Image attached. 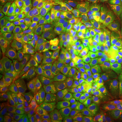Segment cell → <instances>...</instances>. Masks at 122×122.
<instances>
[{
    "mask_svg": "<svg viewBox=\"0 0 122 122\" xmlns=\"http://www.w3.org/2000/svg\"><path fill=\"white\" fill-rule=\"evenodd\" d=\"M50 21L51 19L44 5L38 6L23 34L20 47L28 50L48 46L46 33Z\"/></svg>",
    "mask_w": 122,
    "mask_h": 122,
    "instance_id": "cell-1",
    "label": "cell"
},
{
    "mask_svg": "<svg viewBox=\"0 0 122 122\" xmlns=\"http://www.w3.org/2000/svg\"><path fill=\"white\" fill-rule=\"evenodd\" d=\"M98 20V15L95 11L84 18L75 20H66L61 25L62 39L73 41L78 48L82 44L88 33L96 26Z\"/></svg>",
    "mask_w": 122,
    "mask_h": 122,
    "instance_id": "cell-2",
    "label": "cell"
},
{
    "mask_svg": "<svg viewBox=\"0 0 122 122\" xmlns=\"http://www.w3.org/2000/svg\"><path fill=\"white\" fill-rule=\"evenodd\" d=\"M33 14V8L24 5L12 16L4 29L5 35L16 46L21 44L22 36Z\"/></svg>",
    "mask_w": 122,
    "mask_h": 122,
    "instance_id": "cell-3",
    "label": "cell"
},
{
    "mask_svg": "<svg viewBox=\"0 0 122 122\" xmlns=\"http://www.w3.org/2000/svg\"><path fill=\"white\" fill-rule=\"evenodd\" d=\"M10 111L26 122H35L41 117L40 101L28 97H16L8 101Z\"/></svg>",
    "mask_w": 122,
    "mask_h": 122,
    "instance_id": "cell-4",
    "label": "cell"
},
{
    "mask_svg": "<svg viewBox=\"0 0 122 122\" xmlns=\"http://www.w3.org/2000/svg\"><path fill=\"white\" fill-rule=\"evenodd\" d=\"M25 62L24 50L19 48H14L10 52L1 57L0 61V72L2 86L13 79Z\"/></svg>",
    "mask_w": 122,
    "mask_h": 122,
    "instance_id": "cell-5",
    "label": "cell"
},
{
    "mask_svg": "<svg viewBox=\"0 0 122 122\" xmlns=\"http://www.w3.org/2000/svg\"><path fill=\"white\" fill-rule=\"evenodd\" d=\"M69 106L62 100H41V117L50 122H68Z\"/></svg>",
    "mask_w": 122,
    "mask_h": 122,
    "instance_id": "cell-6",
    "label": "cell"
},
{
    "mask_svg": "<svg viewBox=\"0 0 122 122\" xmlns=\"http://www.w3.org/2000/svg\"><path fill=\"white\" fill-rule=\"evenodd\" d=\"M68 94L61 79L50 77L46 78L38 93V100H62Z\"/></svg>",
    "mask_w": 122,
    "mask_h": 122,
    "instance_id": "cell-7",
    "label": "cell"
},
{
    "mask_svg": "<svg viewBox=\"0 0 122 122\" xmlns=\"http://www.w3.org/2000/svg\"><path fill=\"white\" fill-rule=\"evenodd\" d=\"M72 56L74 61V71L87 83L96 68L93 58L78 50L72 54Z\"/></svg>",
    "mask_w": 122,
    "mask_h": 122,
    "instance_id": "cell-8",
    "label": "cell"
},
{
    "mask_svg": "<svg viewBox=\"0 0 122 122\" xmlns=\"http://www.w3.org/2000/svg\"><path fill=\"white\" fill-rule=\"evenodd\" d=\"M43 5L51 21L61 26L66 20L70 12L69 5L62 0H44Z\"/></svg>",
    "mask_w": 122,
    "mask_h": 122,
    "instance_id": "cell-9",
    "label": "cell"
},
{
    "mask_svg": "<svg viewBox=\"0 0 122 122\" xmlns=\"http://www.w3.org/2000/svg\"><path fill=\"white\" fill-rule=\"evenodd\" d=\"M115 67V66L108 64H97L95 71L85 86L94 88L102 93L105 89V83L113 71Z\"/></svg>",
    "mask_w": 122,
    "mask_h": 122,
    "instance_id": "cell-10",
    "label": "cell"
},
{
    "mask_svg": "<svg viewBox=\"0 0 122 122\" xmlns=\"http://www.w3.org/2000/svg\"><path fill=\"white\" fill-rule=\"evenodd\" d=\"M46 75L38 68H34L30 76L22 80L24 92L22 96L35 98L46 81Z\"/></svg>",
    "mask_w": 122,
    "mask_h": 122,
    "instance_id": "cell-11",
    "label": "cell"
},
{
    "mask_svg": "<svg viewBox=\"0 0 122 122\" xmlns=\"http://www.w3.org/2000/svg\"><path fill=\"white\" fill-rule=\"evenodd\" d=\"M77 50V46L73 41L66 39H61L57 42L52 50L41 61L39 64L57 61L62 57L69 55Z\"/></svg>",
    "mask_w": 122,
    "mask_h": 122,
    "instance_id": "cell-12",
    "label": "cell"
},
{
    "mask_svg": "<svg viewBox=\"0 0 122 122\" xmlns=\"http://www.w3.org/2000/svg\"><path fill=\"white\" fill-rule=\"evenodd\" d=\"M102 98L115 107H122V75L114 79L102 92Z\"/></svg>",
    "mask_w": 122,
    "mask_h": 122,
    "instance_id": "cell-13",
    "label": "cell"
},
{
    "mask_svg": "<svg viewBox=\"0 0 122 122\" xmlns=\"http://www.w3.org/2000/svg\"><path fill=\"white\" fill-rule=\"evenodd\" d=\"M122 58V44L119 43L113 46L99 50L94 60L97 64L104 63L115 66Z\"/></svg>",
    "mask_w": 122,
    "mask_h": 122,
    "instance_id": "cell-14",
    "label": "cell"
},
{
    "mask_svg": "<svg viewBox=\"0 0 122 122\" xmlns=\"http://www.w3.org/2000/svg\"><path fill=\"white\" fill-rule=\"evenodd\" d=\"M102 96H93L80 101L87 122H93L100 117L102 105Z\"/></svg>",
    "mask_w": 122,
    "mask_h": 122,
    "instance_id": "cell-15",
    "label": "cell"
},
{
    "mask_svg": "<svg viewBox=\"0 0 122 122\" xmlns=\"http://www.w3.org/2000/svg\"><path fill=\"white\" fill-rule=\"evenodd\" d=\"M100 26V22L97 24L92 29L83 40L82 44L77 48V50L82 52L94 58L96 54L99 51L98 44V32Z\"/></svg>",
    "mask_w": 122,
    "mask_h": 122,
    "instance_id": "cell-16",
    "label": "cell"
},
{
    "mask_svg": "<svg viewBox=\"0 0 122 122\" xmlns=\"http://www.w3.org/2000/svg\"><path fill=\"white\" fill-rule=\"evenodd\" d=\"M94 0H79L73 8L70 9L68 20H75L87 17L94 12Z\"/></svg>",
    "mask_w": 122,
    "mask_h": 122,
    "instance_id": "cell-17",
    "label": "cell"
},
{
    "mask_svg": "<svg viewBox=\"0 0 122 122\" xmlns=\"http://www.w3.org/2000/svg\"><path fill=\"white\" fill-rule=\"evenodd\" d=\"M122 8V0H99L97 15L100 22L106 21Z\"/></svg>",
    "mask_w": 122,
    "mask_h": 122,
    "instance_id": "cell-18",
    "label": "cell"
},
{
    "mask_svg": "<svg viewBox=\"0 0 122 122\" xmlns=\"http://www.w3.org/2000/svg\"><path fill=\"white\" fill-rule=\"evenodd\" d=\"M61 79L68 94L80 89L86 83L83 79L71 69L63 70L61 73Z\"/></svg>",
    "mask_w": 122,
    "mask_h": 122,
    "instance_id": "cell-19",
    "label": "cell"
},
{
    "mask_svg": "<svg viewBox=\"0 0 122 122\" xmlns=\"http://www.w3.org/2000/svg\"><path fill=\"white\" fill-rule=\"evenodd\" d=\"M55 45L56 44H52L44 47H37L24 50V55L26 62L33 65L39 64L41 61L52 50Z\"/></svg>",
    "mask_w": 122,
    "mask_h": 122,
    "instance_id": "cell-20",
    "label": "cell"
},
{
    "mask_svg": "<svg viewBox=\"0 0 122 122\" xmlns=\"http://www.w3.org/2000/svg\"><path fill=\"white\" fill-rule=\"evenodd\" d=\"M23 92L24 86L22 81L16 80L15 79L5 83L1 89L2 97L8 101L13 98L22 96Z\"/></svg>",
    "mask_w": 122,
    "mask_h": 122,
    "instance_id": "cell-21",
    "label": "cell"
},
{
    "mask_svg": "<svg viewBox=\"0 0 122 122\" xmlns=\"http://www.w3.org/2000/svg\"><path fill=\"white\" fill-rule=\"evenodd\" d=\"M93 96H102V93L94 88L85 86L83 88L79 89L69 94L62 100L66 103H71L86 100Z\"/></svg>",
    "mask_w": 122,
    "mask_h": 122,
    "instance_id": "cell-22",
    "label": "cell"
},
{
    "mask_svg": "<svg viewBox=\"0 0 122 122\" xmlns=\"http://www.w3.org/2000/svg\"><path fill=\"white\" fill-rule=\"evenodd\" d=\"M67 120L68 122H87L80 101L70 103Z\"/></svg>",
    "mask_w": 122,
    "mask_h": 122,
    "instance_id": "cell-23",
    "label": "cell"
},
{
    "mask_svg": "<svg viewBox=\"0 0 122 122\" xmlns=\"http://www.w3.org/2000/svg\"><path fill=\"white\" fill-rule=\"evenodd\" d=\"M23 0H0V11L1 15L4 17L12 16L19 9Z\"/></svg>",
    "mask_w": 122,
    "mask_h": 122,
    "instance_id": "cell-24",
    "label": "cell"
},
{
    "mask_svg": "<svg viewBox=\"0 0 122 122\" xmlns=\"http://www.w3.org/2000/svg\"><path fill=\"white\" fill-rule=\"evenodd\" d=\"M46 38L48 45L56 44L58 41L62 39L61 26L58 25L52 21H50L46 29Z\"/></svg>",
    "mask_w": 122,
    "mask_h": 122,
    "instance_id": "cell-25",
    "label": "cell"
},
{
    "mask_svg": "<svg viewBox=\"0 0 122 122\" xmlns=\"http://www.w3.org/2000/svg\"><path fill=\"white\" fill-rule=\"evenodd\" d=\"M117 30V27L110 25L106 21L100 22V26L98 32V44L99 47L110 37L114 31Z\"/></svg>",
    "mask_w": 122,
    "mask_h": 122,
    "instance_id": "cell-26",
    "label": "cell"
},
{
    "mask_svg": "<svg viewBox=\"0 0 122 122\" xmlns=\"http://www.w3.org/2000/svg\"><path fill=\"white\" fill-rule=\"evenodd\" d=\"M39 69L46 75H48L50 77H54V76L61 77V73L63 71L64 69L61 67V66L58 65L57 61H55L42 64L39 66Z\"/></svg>",
    "mask_w": 122,
    "mask_h": 122,
    "instance_id": "cell-27",
    "label": "cell"
},
{
    "mask_svg": "<svg viewBox=\"0 0 122 122\" xmlns=\"http://www.w3.org/2000/svg\"><path fill=\"white\" fill-rule=\"evenodd\" d=\"M118 109L119 108L103 99L100 115L106 122H113Z\"/></svg>",
    "mask_w": 122,
    "mask_h": 122,
    "instance_id": "cell-28",
    "label": "cell"
},
{
    "mask_svg": "<svg viewBox=\"0 0 122 122\" xmlns=\"http://www.w3.org/2000/svg\"><path fill=\"white\" fill-rule=\"evenodd\" d=\"M0 122H26L18 117L10 111L1 110L0 112Z\"/></svg>",
    "mask_w": 122,
    "mask_h": 122,
    "instance_id": "cell-29",
    "label": "cell"
},
{
    "mask_svg": "<svg viewBox=\"0 0 122 122\" xmlns=\"http://www.w3.org/2000/svg\"><path fill=\"white\" fill-rule=\"evenodd\" d=\"M33 70V69H32L31 66L29 64H25L21 67V69L18 71L17 74L14 79H15L16 80H19V81L25 80L28 78L31 75Z\"/></svg>",
    "mask_w": 122,
    "mask_h": 122,
    "instance_id": "cell-30",
    "label": "cell"
},
{
    "mask_svg": "<svg viewBox=\"0 0 122 122\" xmlns=\"http://www.w3.org/2000/svg\"><path fill=\"white\" fill-rule=\"evenodd\" d=\"M120 42V39H119V37L118 35L117 30H116L115 31H114L113 33L110 35L108 39L105 41L103 44H102L99 47V50H103L105 48H109L111 46H115L117 44H119Z\"/></svg>",
    "mask_w": 122,
    "mask_h": 122,
    "instance_id": "cell-31",
    "label": "cell"
},
{
    "mask_svg": "<svg viewBox=\"0 0 122 122\" xmlns=\"http://www.w3.org/2000/svg\"><path fill=\"white\" fill-rule=\"evenodd\" d=\"M13 49L12 42L5 37H1L0 39V56L1 58L10 52Z\"/></svg>",
    "mask_w": 122,
    "mask_h": 122,
    "instance_id": "cell-32",
    "label": "cell"
},
{
    "mask_svg": "<svg viewBox=\"0 0 122 122\" xmlns=\"http://www.w3.org/2000/svg\"><path fill=\"white\" fill-rule=\"evenodd\" d=\"M57 62L64 69H71L74 66V61L72 55H68L57 60Z\"/></svg>",
    "mask_w": 122,
    "mask_h": 122,
    "instance_id": "cell-33",
    "label": "cell"
},
{
    "mask_svg": "<svg viewBox=\"0 0 122 122\" xmlns=\"http://www.w3.org/2000/svg\"><path fill=\"white\" fill-rule=\"evenodd\" d=\"M106 22L115 27H119L122 25V8L117 10L108 20H107Z\"/></svg>",
    "mask_w": 122,
    "mask_h": 122,
    "instance_id": "cell-34",
    "label": "cell"
},
{
    "mask_svg": "<svg viewBox=\"0 0 122 122\" xmlns=\"http://www.w3.org/2000/svg\"><path fill=\"white\" fill-rule=\"evenodd\" d=\"M121 75H122V58L120 61H119V62L116 65V66H115V69H114L113 70V71L112 72V73L110 75L109 78L108 79V80L107 81V82L105 83V88L107 87L109 84H110V83H111L114 79L117 78L118 77H119V76H121ZM104 90H105V89H104Z\"/></svg>",
    "mask_w": 122,
    "mask_h": 122,
    "instance_id": "cell-35",
    "label": "cell"
},
{
    "mask_svg": "<svg viewBox=\"0 0 122 122\" xmlns=\"http://www.w3.org/2000/svg\"><path fill=\"white\" fill-rule=\"evenodd\" d=\"M44 0H23V4L26 6H30L33 8L39 6L40 4Z\"/></svg>",
    "mask_w": 122,
    "mask_h": 122,
    "instance_id": "cell-36",
    "label": "cell"
},
{
    "mask_svg": "<svg viewBox=\"0 0 122 122\" xmlns=\"http://www.w3.org/2000/svg\"><path fill=\"white\" fill-rule=\"evenodd\" d=\"M113 122H122V108L117 109Z\"/></svg>",
    "mask_w": 122,
    "mask_h": 122,
    "instance_id": "cell-37",
    "label": "cell"
},
{
    "mask_svg": "<svg viewBox=\"0 0 122 122\" xmlns=\"http://www.w3.org/2000/svg\"><path fill=\"white\" fill-rule=\"evenodd\" d=\"M63 1H65L66 4L69 5L70 9L73 8L75 4L78 2L79 0H62Z\"/></svg>",
    "mask_w": 122,
    "mask_h": 122,
    "instance_id": "cell-38",
    "label": "cell"
},
{
    "mask_svg": "<svg viewBox=\"0 0 122 122\" xmlns=\"http://www.w3.org/2000/svg\"><path fill=\"white\" fill-rule=\"evenodd\" d=\"M117 33L119 37V39H120V42L122 44V25L119 26L117 29Z\"/></svg>",
    "mask_w": 122,
    "mask_h": 122,
    "instance_id": "cell-39",
    "label": "cell"
},
{
    "mask_svg": "<svg viewBox=\"0 0 122 122\" xmlns=\"http://www.w3.org/2000/svg\"><path fill=\"white\" fill-rule=\"evenodd\" d=\"M105 122V120L104 119V118L102 117L101 116V115H100V117L98 118L97 119H96V120H94V121H93V122Z\"/></svg>",
    "mask_w": 122,
    "mask_h": 122,
    "instance_id": "cell-40",
    "label": "cell"
},
{
    "mask_svg": "<svg viewBox=\"0 0 122 122\" xmlns=\"http://www.w3.org/2000/svg\"><path fill=\"white\" fill-rule=\"evenodd\" d=\"M37 122H48V121H47L46 119H45L43 117H41L39 118V119L37 121Z\"/></svg>",
    "mask_w": 122,
    "mask_h": 122,
    "instance_id": "cell-41",
    "label": "cell"
}]
</instances>
